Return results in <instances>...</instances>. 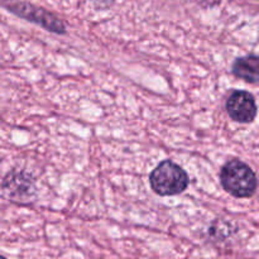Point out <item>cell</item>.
Wrapping results in <instances>:
<instances>
[{"label":"cell","mask_w":259,"mask_h":259,"mask_svg":"<svg viewBox=\"0 0 259 259\" xmlns=\"http://www.w3.org/2000/svg\"><path fill=\"white\" fill-rule=\"evenodd\" d=\"M220 181L225 191L237 199L252 197L257 190L255 174L240 159H230L223 166Z\"/></svg>","instance_id":"1"},{"label":"cell","mask_w":259,"mask_h":259,"mask_svg":"<svg viewBox=\"0 0 259 259\" xmlns=\"http://www.w3.org/2000/svg\"><path fill=\"white\" fill-rule=\"evenodd\" d=\"M149 184L152 190L159 196H175L187 189L189 175L181 166L166 159L151 172Z\"/></svg>","instance_id":"2"},{"label":"cell","mask_w":259,"mask_h":259,"mask_svg":"<svg viewBox=\"0 0 259 259\" xmlns=\"http://www.w3.org/2000/svg\"><path fill=\"white\" fill-rule=\"evenodd\" d=\"M0 4L12 14L28 20L33 24L39 25L48 32L56 33V34H65L66 33L65 22L57 15L43 9V8L35 7L30 3L20 2V0H2Z\"/></svg>","instance_id":"3"},{"label":"cell","mask_w":259,"mask_h":259,"mask_svg":"<svg viewBox=\"0 0 259 259\" xmlns=\"http://www.w3.org/2000/svg\"><path fill=\"white\" fill-rule=\"evenodd\" d=\"M2 190L5 196L14 202H27L35 196V186L32 177L19 171H12L4 177Z\"/></svg>","instance_id":"4"},{"label":"cell","mask_w":259,"mask_h":259,"mask_svg":"<svg viewBox=\"0 0 259 259\" xmlns=\"http://www.w3.org/2000/svg\"><path fill=\"white\" fill-rule=\"evenodd\" d=\"M227 113L234 121L242 124L252 123L257 116V104L254 96L248 91H233L225 103Z\"/></svg>","instance_id":"5"},{"label":"cell","mask_w":259,"mask_h":259,"mask_svg":"<svg viewBox=\"0 0 259 259\" xmlns=\"http://www.w3.org/2000/svg\"><path fill=\"white\" fill-rule=\"evenodd\" d=\"M233 75L242 78L245 82L255 83L259 76V58L258 56L250 55L237 58L233 63Z\"/></svg>","instance_id":"6"},{"label":"cell","mask_w":259,"mask_h":259,"mask_svg":"<svg viewBox=\"0 0 259 259\" xmlns=\"http://www.w3.org/2000/svg\"><path fill=\"white\" fill-rule=\"evenodd\" d=\"M201 8H215L222 4L223 0H195Z\"/></svg>","instance_id":"7"},{"label":"cell","mask_w":259,"mask_h":259,"mask_svg":"<svg viewBox=\"0 0 259 259\" xmlns=\"http://www.w3.org/2000/svg\"><path fill=\"white\" fill-rule=\"evenodd\" d=\"M0 259H7L5 257H3V255H0Z\"/></svg>","instance_id":"8"}]
</instances>
